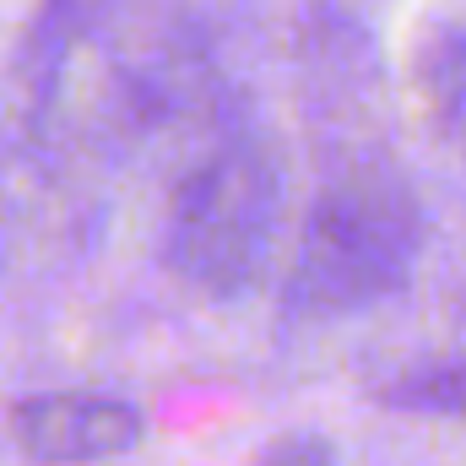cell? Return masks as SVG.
<instances>
[{"label":"cell","mask_w":466,"mask_h":466,"mask_svg":"<svg viewBox=\"0 0 466 466\" xmlns=\"http://www.w3.org/2000/svg\"><path fill=\"white\" fill-rule=\"evenodd\" d=\"M255 466H337V445L315 429H293V434L266 440Z\"/></svg>","instance_id":"5"},{"label":"cell","mask_w":466,"mask_h":466,"mask_svg":"<svg viewBox=\"0 0 466 466\" xmlns=\"http://www.w3.org/2000/svg\"><path fill=\"white\" fill-rule=\"evenodd\" d=\"M423 249V201L396 163L337 168L304 212L282 282V315L320 326L401 293Z\"/></svg>","instance_id":"1"},{"label":"cell","mask_w":466,"mask_h":466,"mask_svg":"<svg viewBox=\"0 0 466 466\" xmlns=\"http://www.w3.org/2000/svg\"><path fill=\"white\" fill-rule=\"evenodd\" d=\"M277 212H282L277 163L266 157L260 141H233L174 190L163 260L185 288L207 299H238L266 271Z\"/></svg>","instance_id":"2"},{"label":"cell","mask_w":466,"mask_h":466,"mask_svg":"<svg viewBox=\"0 0 466 466\" xmlns=\"http://www.w3.org/2000/svg\"><path fill=\"white\" fill-rule=\"evenodd\" d=\"M374 396H380V407L407 412V418H456V423H466V358L407 369V374L385 380Z\"/></svg>","instance_id":"4"},{"label":"cell","mask_w":466,"mask_h":466,"mask_svg":"<svg viewBox=\"0 0 466 466\" xmlns=\"http://www.w3.org/2000/svg\"><path fill=\"white\" fill-rule=\"evenodd\" d=\"M11 434L38 466H98L141 445L147 423L125 396L104 390H44L16 401Z\"/></svg>","instance_id":"3"}]
</instances>
